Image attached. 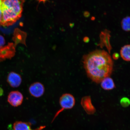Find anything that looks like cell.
<instances>
[{
    "instance_id": "obj_3",
    "label": "cell",
    "mask_w": 130,
    "mask_h": 130,
    "mask_svg": "<svg viewBox=\"0 0 130 130\" xmlns=\"http://www.w3.org/2000/svg\"><path fill=\"white\" fill-rule=\"evenodd\" d=\"M61 109L55 115L53 118L52 123L59 114L64 110L70 109L72 108L75 104V100L73 95L69 93H65L63 94L60 97L59 100Z\"/></svg>"
},
{
    "instance_id": "obj_8",
    "label": "cell",
    "mask_w": 130,
    "mask_h": 130,
    "mask_svg": "<svg viewBox=\"0 0 130 130\" xmlns=\"http://www.w3.org/2000/svg\"><path fill=\"white\" fill-rule=\"evenodd\" d=\"M81 104L84 110L88 114H94L96 111L95 108L92 105L91 97L89 96H85L81 99Z\"/></svg>"
},
{
    "instance_id": "obj_15",
    "label": "cell",
    "mask_w": 130,
    "mask_h": 130,
    "mask_svg": "<svg viewBox=\"0 0 130 130\" xmlns=\"http://www.w3.org/2000/svg\"><path fill=\"white\" fill-rule=\"evenodd\" d=\"M120 104L124 108H126L130 105L129 99L127 97H123L120 100Z\"/></svg>"
},
{
    "instance_id": "obj_18",
    "label": "cell",
    "mask_w": 130,
    "mask_h": 130,
    "mask_svg": "<svg viewBox=\"0 0 130 130\" xmlns=\"http://www.w3.org/2000/svg\"><path fill=\"white\" fill-rule=\"evenodd\" d=\"M119 55L118 53H115L113 55L112 58L113 59L115 60H117L119 58Z\"/></svg>"
},
{
    "instance_id": "obj_12",
    "label": "cell",
    "mask_w": 130,
    "mask_h": 130,
    "mask_svg": "<svg viewBox=\"0 0 130 130\" xmlns=\"http://www.w3.org/2000/svg\"><path fill=\"white\" fill-rule=\"evenodd\" d=\"M102 88L105 90H112L115 88V85L114 82L111 78L107 77L104 78L100 82Z\"/></svg>"
},
{
    "instance_id": "obj_21",
    "label": "cell",
    "mask_w": 130,
    "mask_h": 130,
    "mask_svg": "<svg viewBox=\"0 0 130 130\" xmlns=\"http://www.w3.org/2000/svg\"><path fill=\"white\" fill-rule=\"evenodd\" d=\"M3 93H4V91L3 89L1 88H0V96L3 95Z\"/></svg>"
},
{
    "instance_id": "obj_13",
    "label": "cell",
    "mask_w": 130,
    "mask_h": 130,
    "mask_svg": "<svg viewBox=\"0 0 130 130\" xmlns=\"http://www.w3.org/2000/svg\"><path fill=\"white\" fill-rule=\"evenodd\" d=\"M130 45H127L123 47L120 51V54L121 58L125 61H130Z\"/></svg>"
},
{
    "instance_id": "obj_20",
    "label": "cell",
    "mask_w": 130,
    "mask_h": 130,
    "mask_svg": "<svg viewBox=\"0 0 130 130\" xmlns=\"http://www.w3.org/2000/svg\"><path fill=\"white\" fill-rule=\"evenodd\" d=\"M84 41L86 43H88L89 41V39L88 37H84L83 39Z\"/></svg>"
},
{
    "instance_id": "obj_6",
    "label": "cell",
    "mask_w": 130,
    "mask_h": 130,
    "mask_svg": "<svg viewBox=\"0 0 130 130\" xmlns=\"http://www.w3.org/2000/svg\"><path fill=\"white\" fill-rule=\"evenodd\" d=\"M24 100L23 95L20 92L14 91L10 92L7 98V101L12 106L18 107L22 104Z\"/></svg>"
},
{
    "instance_id": "obj_10",
    "label": "cell",
    "mask_w": 130,
    "mask_h": 130,
    "mask_svg": "<svg viewBox=\"0 0 130 130\" xmlns=\"http://www.w3.org/2000/svg\"><path fill=\"white\" fill-rule=\"evenodd\" d=\"M31 124L30 122L21 121H16L13 126V130H42L45 127V126H41L38 128L32 129Z\"/></svg>"
},
{
    "instance_id": "obj_9",
    "label": "cell",
    "mask_w": 130,
    "mask_h": 130,
    "mask_svg": "<svg viewBox=\"0 0 130 130\" xmlns=\"http://www.w3.org/2000/svg\"><path fill=\"white\" fill-rule=\"evenodd\" d=\"M7 81L11 87L17 88L22 84V79L20 74L15 72H11L8 75Z\"/></svg>"
},
{
    "instance_id": "obj_7",
    "label": "cell",
    "mask_w": 130,
    "mask_h": 130,
    "mask_svg": "<svg viewBox=\"0 0 130 130\" xmlns=\"http://www.w3.org/2000/svg\"><path fill=\"white\" fill-rule=\"evenodd\" d=\"M29 91L32 96L39 98L42 96L44 94L45 88L44 86L41 83L36 82L30 86Z\"/></svg>"
},
{
    "instance_id": "obj_19",
    "label": "cell",
    "mask_w": 130,
    "mask_h": 130,
    "mask_svg": "<svg viewBox=\"0 0 130 130\" xmlns=\"http://www.w3.org/2000/svg\"><path fill=\"white\" fill-rule=\"evenodd\" d=\"M84 17L88 18L90 16V13H89V12H88V11H85V12H84Z\"/></svg>"
},
{
    "instance_id": "obj_17",
    "label": "cell",
    "mask_w": 130,
    "mask_h": 130,
    "mask_svg": "<svg viewBox=\"0 0 130 130\" xmlns=\"http://www.w3.org/2000/svg\"><path fill=\"white\" fill-rule=\"evenodd\" d=\"M2 0H0V22H1L2 14Z\"/></svg>"
},
{
    "instance_id": "obj_2",
    "label": "cell",
    "mask_w": 130,
    "mask_h": 130,
    "mask_svg": "<svg viewBox=\"0 0 130 130\" xmlns=\"http://www.w3.org/2000/svg\"><path fill=\"white\" fill-rule=\"evenodd\" d=\"M2 14L0 25L8 27L12 25L20 18L22 15L16 13L2 4Z\"/></svg>"
},
{
    "instance_id": "obj_14",
    "label": "cell",
    "mask_w": 130,
    "mask_h": 130,
    "mask_svg": "<svg viewBox=\"0 0 130 130\" xmlns=\"http://www.w3.org/2000/svg\"><path fill=\"white\" fill-rule=\"evenodd\" d=\"M130 17L127 16L123 19L121 22L122 28L126 31H130Z\"/></svg>"
},
{
    "instance_id": "obj_22",
    "label": "cell",
    "mask_w": 130,
    "mask_h": 130,
    "mask_svg": "<svg viewBox=\"0 0 130 130\" xmlns=\"http://www.w3.org/2000/svg\"><path fill=\"white\" fill-rule=\"evenodd\" d=\"M38 1H40L45 2V1H46V0H38Z\"/></svg>"
},
{
    "instance_id": "obj_4",
    "label": "cell",
    "mask_w": 130,
    "mask_h": 130,
    "mask_svg": "<svg viewBox=\"0 0 130 130\" xmlns=\"http://www.w3.org/2000/svg\"><path fill=\"white\" fill-rule=\"evenodd\" d=\"M2 4L16 13L22 15L24 0H2Z\"/></svg>"
},
{
    "instance_id": "obj_11",
    "label": "cell",
    "mask_w": 130,
    "mask_h": 130,
    "mask_svg": "<svg viewBox=\"0 0 130 130\" xmlns=\"http://www.w3.org/2000/svg\"><path fill=\"white\" fill-rule=\"evenodd\" d=\"M110 32L106 29L104 31L101 32L100 36V43L99 44L101 47L102 48L104 46L106 47L109 53L112 48L110 42Z\"/></svg>"
},
{
    "instance_id": "obj_1",
    "label": "cell",
    "mask_w": 130,
    "mask_h": 130,
    "mask_svg": "<svg viewBox=\"0 0 130 130\" xmlns=\"http://www.w3.org/2000/svg\"><path fill=\"white\" fill-rule=\"evenodd\" d=\"M83 62L87 76L97 84L109 77L112 72L113 61L105 50H96L84 55Z\"/></svg>"
},
{
    "instance_id": "obj_5",
    "label": "cell",
    "mask_w": 130,
    "mask_h": 130,
    "mask_svg": "<svg viewBox=\"0 0 130 130\" xmlns=\"http://www.w3.org/2000/svg\"><path fill=\"white\" fill-rule=\"evenodd\" d=\"M15 46L12 43L0 48V62L6 59H11L15 55Z\"/></svg>"
},
{
    "instance_id": "obj_16",
    "label": "cell",
    "mask_w": 130,
    "mask_h": 130,
    "mask_svg": "<svg viewBox=\"0 0 130 130\" xmlns=\"http://www.w3.org/2000/svg\"><path fill=\"white\" fill-rule=\"evenodd\" d=\"M5 41V39L2 36L0 35V48L4 46Z\"/></svg>"
}]
</instances>
